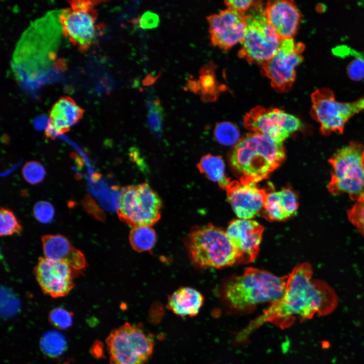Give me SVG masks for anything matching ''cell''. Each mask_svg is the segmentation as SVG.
<instances>
[{"mask_svg": "<svg viewBox=\"0 0 364 364\" xmlns=\"http://www.w3.org/2000/svg\"><path fill=\"white\" fill-rule=\"evenodd\" d=\"M312 272L307 262L294 267L288 276L283 295L271 303L260 320L291 323L296 317L309 320L315 314L324 316L333 311L338 304L335 291L322 280H312Z\"/></svg>", "mask_w": 364, "mask_h": 364, "instance_id": "cell-1", "label": "cell"}, {"mask_svg": "<svg viewBox=\"0 0 364 364\" xmlns=\"http://www.w3.org/2000/svg\"><path fill=\"white\" fill-rule=\"evenodd\" d=\"M60 12H49L33 22L17 43L12 66L22 82H38L55 60L62 32Z\"/></svg>", "mask_w": 364, "mask_h": 364, "instance_id": "cell-2", "label": "cell"}, {"mask_svg": "<svg viewBox=\"0 0 364 364\" xmlns=\"http://www.w3.org/2000/svg\"><path fill=\"white\" fill-rule=\"evenodd\" d=\"M288 276L279 277L253 267L228 280L222 287V296L226 303L238 310H247L265 302L271 303L283 295Z\"/></svg>", "mask_w": 364, "mask_h": 364, "instance_id": "cell-3", "label": "cell"}, {"mask_svg": "<svg viewBox=\"0 0 364 364\" xmlns=\"http://www.w3.org/2000/svg\"><path fill=\"white\" fill-rule=\"evenodd\" d=\"M285 158L283 144H278L258 133H250L236 145L231 164L240 179L257 183L268 177Z\"/></svg>", "mask_w": 364, "mask_h": 364, "instance_id": "cell-4", "label": "cell"}, {"mask_svg": "<svg viewBox=\"0 0 364 364\" xmlns=\"http://www.w3.org/2000/svg\"><path fill=\"white\" fill-rule=\"evenodd\" d=\"M185 244L191 261L197 267L220 268L242 263L226 231L212 223L192 228Z\"/></svg>", "mask_w": 364, "mask_h": 364, "instance_id": "cell-5", "label": "cell"}, {"mask_svg": "<svg viewBox=\"0 0 364 364\" xmlns=\"http://www.w3.org/2000/svg\"><path fill=\"white\" fill-rule=\"evenodd\" d=\"M332 166L328 190L333 195L343 193L357 201L364 195V146L350 142L329 160Z\"/></svg>", "mask_w": 364, "mask_h": 364, "instance_id": "cell-6", "label": "cell"}, {"mask_svg": "<svg viewBox=\"0 0 364 364\" xmlns=\"http://www.w3.org/2000/svg\"><path fill=\"white\" fill-rule=\"evenodd\" d=\"M281 40L267 22L264 8L259 1L247 15L245 35L238 56L250 64L261 66L274 56Z\"/></svg>", "mask_w": 364, "mask_h": 364, "instance_id": "cell-7", "label": "cell"}, {"mask_svg": "<svg viewBox=\"0 0 364 364\" xmlns=\"http://www.w3.org/2000/svg\"><path fill=\"white\" fill-rule=\"evenodd\" d=\"M162 206L157 193L144 183L121 189L117 212L122 221L132 228L152 226L160 219Z\"/></svg>", "mask_w": 364, "mask_h": 364, "instance_id": "cell-8", "label": "cell"}, {"mask_svg": "<svg viewBox=\"0 0 364 364\" xmlns=\"http://www.w3.org/2000/svg\"><path fill=\"white\" fill-rule=\"evenodd\" d=\"M106 343L110 364H145L154 345L151 336L128 323L111 332Z\"/></svg>", "mask_w": 364, "mask_h": 364, "instance_id": "cell-9", "label": "cell"}, {"mask_svg": "<svg viewBox=\"0 0 364 364\" xmlns=\"http://www.w3.org/2000/svg\"><path fill=\"white\" fill-rule=\"evenodd\" d=\"M101 1L73 0L60 11L59 20L62 33L80 52L93 44L97 34L96 6Z\"/></svg>", "mask_w": 364, "mask_h": 364, "instance_id": "cell-10", "label": "cell"}, {"mask_svg": "<svg viewBox=\"0 0 364 364\" xmlns=\"http://www.w3.org/2000/svg\"><path fill=\"white\" fill-rule=\"evenodd\" d=\"M311 116L320 124L324 135L333 132L343 133L348 120L364 110V98L352 102H339L328 88L316 89L311 94Z\"/></svg>", "mask_w": 364, "mask_h": 364, "instance_id": "cell-11", "label": "cell"}, {"mask_svg": "<svg viewBox=\"0 0 364 364\" xmlns=\"http://www.w3.org/2000/svg\"><path fill=\"white\" fill-rule=\"evenodd\" d=\"M304 49L303 43H296L293 38L282 39L274 56L261 66V73L277 92L285 93L291 89L296 77L295 68L303 60Z\"/></svg>", "mask_w": 364, "mask_h": 364, "instance_id": "cell-12", "label": "cell"}, {"mask_svg": "<svg viewBox=\"0 0 364 364\" xmlns=\"http://www.w3.org/2000/svg\"><path fill=\"white\" fill-rule=\"evenodd\" d=\"M243 123L247 129L260 133L278 144H282L291 133L302 126L300 120L295 116L278 108H265L261 106L247 113Z\"/></svg>", "mask_w": 364, "mask_h": 364, "instance_id": "cell-13", "label": "cell"}, {"mask_svg": "<svg viewBox=\"0 0 364 364\" xmlns=\"http://www.w3.org/2000/svg\"><path fill=\"white\" fill-rule=\"evenodd\" d=\"M211 44L228 50L244 38L247 15L228 8L207 17Z\"/></svg>", "mask_w": 364, "mask_h": 364, "instance_id": "cell-14", "label": "cell"}, {"mask_svg": "<svg viewBox=\"0 0 364 364\" xmlns=\"http://www.w3.org/2000/svg\"><path fill=\"white\" fill-rule=\"evenodd\" d=\"M68 264L40 257L34 269L42 291L53 298L66 296L74 287V271Z\"/></svg>", "mask_w": 364, "mask_h": 364, "instance_id": "cell-15", "label": "cell"}, {"mask_svg": "<svg viewBox=\"0 0 364 364\" xmlns=\"http://www.w3.org/2000/svg\"><path fill=\"white\" fill-rule=\"evenodd\" d=\"M228 200L240 219H251L263 209L267 192L256 183L240 179L231 180L225 188Z\"/></svg>", "mask_w": 364, "mask_h": 364, "instance_id": "cell-16", "label": "cell"}, {"mask_svg": "<svg viewBox=\"0 0 364 364\" xmlns=\"http://www.w3.org/2000/svg\"><path fill=\"white\" fill-rule=\"evenodd\" d=\"M263 231L264 227L252 219L239 218L229 223L226 233L241 255L242 263L251 262L256 258Z\"/></svg>", "mask_w": 364, "mask_h": 364, "instance_id": "cell-17", "label": "cell"}, {"mask_svg": "<svg viewBox=\"0 0 364 364\" xmlns=\"http://www.w3.org/2000/svg\"><path fill=\"white\" fill-rule=\"evenodd\" d=\"M267 22L281 40L293 38L300 23L302 15L292 1H268L264 7Z\"/></svg>", "mask_w": 364, "mask_h": 364, "instance_id": "cell-18", "label": "cell"}, {"mask_svg": "<svg viewBox=\"0 0 364 364\" xmlns=\"http://www.w3.org/2000/svg\"><path fill=\"white\" fill-rule=\"evenodd\" d=\"M84 112V110L70 97H60L50 111L46 137L53 139L55 136L68 132L80 120Z\"/></svg>", "mask_w": 364, "mask_h": 364, "instance_id": "cell-19", "label": "cell"}, {"mask_svg": "<svg viewBox=\"0 0 364 364\" xmlns=\"http://www.w3.org/2000/svg\"><path fill=\"white\" fill-rule=\"evenodd\" d=\"M41 240L44 257L65 263L76 271L85 268L86 261L84 254L72 246L65 237L46 235L41 237Z\"/></svg>", "mask_w": 364, "mask_h": 364, "instance_id": "cell-20", "label": "cell"}, {"mask_svg": "<svg viewBox=\"0 0 364 364\" xmlns=\"http://www.w3.org/2000/svg\"><path fill=\"white\" fill-rule=\"evenodd\" d=\"M298 207L296 194L291 189L283 188L267 193L263 205V216L269 221H281L290 218Z\"/></svg>", "mask_w": 364, "mask_h": 364, "instance_id": "cell-21", "label": "cell"}, {"mask_svg": "<svg viewBox=\"0 0 364 364\" xmlns=\"http://www.w3.org/2000/svg\"><path fill=\"white\" fill-rule=\"evenodd\" d=\"M204 302L203 296L196 289L183 287L169 297L167 306L174 314L181 317L197 315Z\"/></svg>", "mask_w": 364, "mask_h": 364, "instance_id": "cell-22", "label": "cell"}, {"mask_svg": "<svg viewBox=\"0 0 364 364\" xmlns=\"http://www.w3.org/2000/svg\"><path fill=\"white\" fill-rule=\"evenodd\" d=\"M200 172L210 180L217 183L219 186L225 190L231 179L225 175V165L219 156L207 154L200 159L197 164Z\"/></svg>", "mask_w": 364, "mask_h": 364, "instance_id": "cell-23", "label": "cell"}, {"mask_svg": "<svg viewBox=\"0 0 364 364\" xmlns=\"http://www.w3.org/2000/svg\"><path fill=\"white\" fill-rule=\"evenodd\" d=\"M156 234L151 226L132 228L129 235L132 248L141 252L151 250L156 244Z\"/></svg>", "mask_w": 364, "mask_h": 364, "instance_id": "cell-24", "label": "cell"}, {"mask_svg": "<svg viewBox=\"0 0 364 364\" xmlns=\"http://www.w3.org/2000/svg\"><path fill=\"white\" fill-rule=\"evenodd\" d=\"M214 137L218 142L225 146H233L238 143L240 132L234 123L223 121L217 123L214 128Z\"/></svg>", "mask_w": 364, "mask_h": 364, "instance_id": "cell-25", "label": "cell"}, {"mask_svg": "<svg viewBox=\"0 0 364 364\" xmlns=\"http://www.w3.org/2000/svg\"><path fill=\"white\" fill-rule=\"evenodd\" d=\"M41 347L49 356H58L65 350L66 342L64 336L54 331L47 333L41 338Z\"/></svg>", "mask_w": 364, "mask_h": 364, "instance_id": "cell-26", "label": "cell"}, {"mask_svg": "<svg viewBox=\"0 0 364 364\" xmlns=\"http://www.w3.org/2000/svg\"><path fill=\"white\" fill-rule=\"evenodd\" d=\"M21 231L22 226L13 212L8 208H2L0 210L1 236L19 234Z\"/></svg>", "mask_w": 364, "mask_h": 364, "instance_id": "cell-27", "label": "cell"}, {"mask_svg": "<svg viewBox=\"0 0 364 364\" xmlns=\"http://www.w3.org/2000/svg\"><path fill=\"white\" fill-rule=\"evenodd\" d=\"M21 172L24 180L33 185L41 183L46 175V170L43 165L34 160L27 162L23 166Z\"/></svg>", "mask_w": 364, "mask_h": 364, "instance_id": "cell-28", "label": "cell"}, {"mask_svg": "<svg viewBox=\"0 0 364 364\" xmlns=\"http://www.w3.org/2000/svg\"><path fill=\"white\" fill-rule=\"evenodd\" d=\"M198 83L199 90H201L203 100H211L214 97L213 93L215 87L214 77L209 68L206 66L201 69L200 80Z\"/></svg>", "mask_w": 364, "mask_h": 364, "instance_id": "cell-29", "label": "cell"}, {"mask_svg": "<svg viewBox=\"0 0 364 364\" xmlns=\"http://www.w3.org/2000/svg\"><path fill=\"white\" fill-rule=\"evenodd\" d=\"M148 109V121L151 130L156 133L161 128L163 109L158 99L149 101L147 104Z\"/></svg>", "mask_w": 364, "mask_h": 364, "instance_id": "cell-30", "label": "cell"}, {"mask_svg": "<svg viewBox=\"0 0 364 364\" xmlns=\"http://www.w3.org/2000/svg\"><path fill=\"white\" fill-rule=\"evenodd\" d=\"M350 54L353 59L347 65L348 76L353 80H361L364 79V56L353 50L350 51Z\"/></svg>", "mask_w": 364, "mask_h": 364, "instance_id": "cell-31", "label": "cell"}, {"mask_svg": "<svg viewBox=\"0 0 364 364\" xmlns=\"http://www.w3.org/2000/svg\"><path fill=\"white\" fill-rule=\"evenodd\" d=\"M349 221L364 236V195L347 212Z\"/></svg>", "mask_w": 364, "mask_h": 364, "instance_id": "cell-32", "label": "cell"}, {"mask_svg": "<svg viewBox=\"0 0 364 364\" xmlns=\"http://www.w3.org/2000/svg\"><path fill=\"white\" fill-rule=\"evenodd\" d=\"M49 320L55 327L60 329L69 328L72 323V315L70 312L62 307H57L49 314Z\"/></svg>", "mask_w": 364, "mask_h": 364, "instance_id": "cell-33", "label": "cell"}, {"mask_svg": "<svg viewBox=\"0 0 364 364\" xmlns=\"http://www.w3.org/2000/svg\"><path fill=\"white\" fill-rule=\"evenodd\" d=\"M33 213L38 221L47 223L53 220L55 215V210L53 205L49 202L39 201L34 205Z\"/></svg>", "mask_w": 364, "mask_h": 364, "instance_id": "cell-34", "label": "cell"}, {"mask_svg": "<svg viewBox=\"0 0 364 364\" xmlns=\"http://www.w3.org/2000/svg\"><path fill=\"white\" fill-rule=\"evenodd\" d=\"M160 23L159 16L151 11L145 12L139 19L140 27L143 29H151L157 28Z\"/></svg>", "mask_w": 364, "mask_h": 364, "instance_id": "cell-35", "label": "cell"}, {"mask_svg": "<svg viewBox=\"0 0 364 364\" xmlns=\"http://www.w3.org/2000/svg\"><path fill=\"white\" fill-rule=\"evenodd\" d=\"M259 1H225V4L228 8L244 12L256 5Z\"/></svg>", "mask_w": 364, "mask_h": 364, "instance_id": "cell-36", "label": "cell"}]
</instances>
